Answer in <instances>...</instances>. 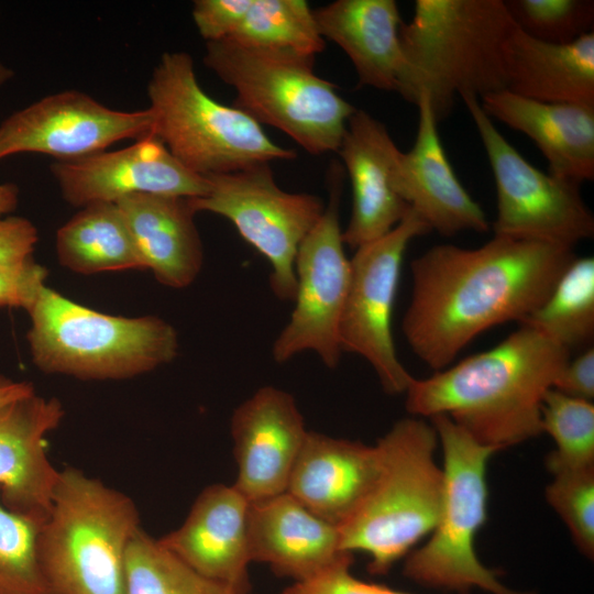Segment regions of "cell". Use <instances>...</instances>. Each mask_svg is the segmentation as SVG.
Segmentation results:
<instances>
[{"instance_id": "obj_18", "label": "cell", "mask_w": 594, "mask_h": 594, "mask_svg": "<svg viewBox=\"0 0 594 594\" xmlns=\"http://www.w3.org/2000/svg\"><path fill=\"white\" fill-rule=\"evenodd\" d=\"M249 547L251 561L266 563L295 582L353 563V553L341 546L339 528L287 492L251 503Z\"/></svg>"}, {"instance_id": "obj_16", "label": "cell", "mask_w": 594, "mask_h": 594, "mask_svg": "<svg viewBox=\"0 0 594 594\" xmlns=\"http://www.w3.org/2000/svg\"><path fill=\"white\" fill-rule=\"evenodd\" d=\"M308 430L294 397L264 386L231 418L238 477L234 486L251 503L285 493Z\"/></svg>"}, {"instance_id": "obj_5", "label": "cell", "mask_w": 594, "mask_h": 594, "mask_svg": "<svg viewBox=\"0 0 594 594\" xmlns=\"http://www.w3.org/2000/svg\"><path fill=\"white\" fill-rule=\"evenodd\" d=\"M438 436L422 418H403L377 440L380 473L359 510L340 530L343 550L363 551L369 571L385 574L440 516L443 472L436 461Z\"/></svg>"}, {"instance_id": "obj_24", "label": "cell", "mask_w": 594, "mask_h": 594, "mask_svg": "<svg viewBox=\"0 0 594 594\" xmlns=\"http://www.w3.org/2000/svg\"><path fill=\"white\" fill-rule=\"evenodd\" d=\"M321 36L346 54L359 87L397 92L403 73L398 4L394 0H337L314 11Z\"/></svg>"}, {"instance_id": "obj_21", "label": "cell", "mask_w": 594, "mask_h": 594, "mask_svg": "<svg viewBox=\"0 0 594 594\" xmlns=\"http://www.w3.org/2000/svg\"><path fill=\"white\" fill-rule=\"evenodd\" d=\"M416 106L419 113L416 140L408 152H402L396 172L399 195L431 231L441 235L488 231L484 210L450 164L427 96L420 95Z\"/></svg>"}, {"instance_id": "obj_37", "label": "cell", "mask_w": 594, "mask_h": 594, "mask_svg": "<svg viewBox=\"0 0 594 594\" xmlns=\"http://www.w3.org/2000/svg\"><path fill=\"white\" fill-rule=\"evenodd\" d=\"M280 594H409L364 582L350 573V566L331 570L314 579L295 582Z\"/></svg>"}, {"instance_id": "obj_38", "label": "cell", "mask_w": 594, "mask_h": 594, "mask_svg": "<svg viewBox=\"0 0 594 594\" xmlns=\"http://www.w3.org/2000/svg\"><path fill=\"white\" fill-rule=\"evenodd\" d=\"M553 388L574 398L592 402L594 398V349H586L574 360H569L558 376Z\"/></svg>"}, {"instance_id": "obj_4", "label": "cell", "mask_w": 594, "mask_h": 594, "mask_svg": "<svg viewBox=\"0 0 594 594\" xmlns=\"http://www.w3.org/2000/svg\"><path fill=\"white\" fill-rule=\"evenodd\" d=\"M141 529L135 503L81 470H59L37 535L54 594H124L128 548Z\"/></svg>"}, {"instance_id": "obj_22", "label": "cell", "mask_w": 594, "mask_h": 594, "mask_svg": "<svg viewBox=\"0 0 594 594\" xmlns=\"http://www.w3.org/2000/svg\"><path fill=\"white\" fill-rule=\"evenodd\" d=\"M378 473L375 446L308 431L286 492L340 528L359 510Z\"/></svg>"}, {"instance_id": "obj_34", "label": "cell", "mask_w": 594, "mask_h": 594, "mask_svg": "<svg viewBox=\"0 0 594 594\" xmlns=\"http://www.w3.org/2000/svg\"><path fill=\"white\" fill-rule=\"evenodd\" d=\"M546 499L566 525L574 544L588 559L594 556V468L552 474Z\"/></svg>"}, {"instance_id": "obj_2", "label": "cell", "mask_w": 594, "mask_h": 594, "mask_svg": "<svg viewBox=\"0 0 594 594\" xmlns=\"http://www.w3.org/2000/svg\"><path fill=\"white\" fill-rule=\"evenodd\" d=\"M570 350L520 324L496 346L427 378H413V416L447 415L475 441L499 451L542 432L541 405Z\"/></svg>"}, {"instance_id": "obj_15", "label": "cell", "mask_w": 594, "mask_h": 594, "mask_svg": "<svg viewBox=\"0 0 594 594\" xmlns=\"http://www.w3.org/2000/svg\"><path fill=\"white\" fill-rule=\"evenodd\" d=\"M51 172L69 205L117 202L138 194L202 197L209 182L186 168L155 135L110 152L57 161Z\"/></svg>"}, {"instance_id": "obj_41", "label": "cell", "mask_w": 594, "mask_h": 594, "mask_svg": "<svg viewBox=\"0 0 594 594\" xmlns=\"http://www.w3.org/2000/svg\"><path fill=\"white\" fill-rule=\"evenodd\" d=\"M13 77V72L0 61V87Z\"/></svg>"}, {"instance_id": "obj_28", "label": "cell", "mask_w": 594, "mask_h": 594, "mask_svg": "<svg viewBox=\"0 0 594 594\" xmlns=\"http://www.w3.org/2000/svg\"><path fill=\"white\" fill-rule=\"evenodd\" d=\"M571 350L594 338V258L575 257L548 298L520 323Z\"/></svg>"}, {"instance_id": "obj_33", "label": "cell", "mask_w": 594, "mask_h": 594, "mask_svg": "<svg viewBox=\"0 0 594 594\" xmlns=\"http://www.w3.org/2000/svg\"><path fill=\"white\" fill-rule=\"evenodd\" d=\"M515 25L527 35L565 44L593 31V0H504Z\"/></svg>"}, {"instance_id": "obj_6", "label": "cell", "mask_w": 594, "mask_h": 594, "mask_svg": "<svg viewBox=\"0 0 594 594\" xmlns=\"http://www.w3.org/2000/svg\"><path fill=\"white\" fill-rule=\"evenodd\" d=\"M32 361L45 373L80 380H123L172 362L174 327L162 318L107 315L46 285L26 309Z\"/></svg>"}, {"instance_id": "obj_29", "label": "cell", "mask_w": 594, "mask_h": 594, "mask_svg": "<svg viewBox=\"0 0 594 594\" xmlns=\"http://www.w3.org/2000/svg\"><path fill=\"white\" fill-rule=\"evenodd\" d=\"M227 40L314 58L326 46L314 11L304 0H252L244 19Z\"/></svg>"}, {"instance_id": "obj_32", "label": "cell", "mask_w": 594, "mask_h": 594, "mask_svg": "<svg viewBox=\"0 0 594 594\" xmlns=\"http://www.w3.org/2000/svg\"><path fill=\"white\" fill-rule=\"evenodd\" d=\"M42 522L10 510L0 495V594H54L37 557Z\"/></svg>"}, {"instance_id": "obj_36", "label": "cell", "mask_w": 594, "mask_h": 594, "mask_svg": "<svg viewBox=\"0 0 594 594\" xmlns=\"http://www.w3.org/2000/svg\"><path fill=\"white\" fill-rule=\"evenodd\" d=\"M46 276L45 267L34 260L22 266L0 265V307L26 310L45 286Z\"/></svg>"}, {"instance_id": "obj_10", "label": "cell", "mask_w": 594, "mask_h": 594, "mask_svg": "<svg viewBox=\"0 0 594 594\" xmlns=\"http://www.w3.org/2000/svg\"><path fill=\"white\" fill-rule=\"evenodd\" d=\"M486 152L495 179L494 235L574 248L594 235V216L581 183L544 173L529 163L497 130L479 98L460 97Z\"/></svg>"}, {"instance_id": "obj_14", "label": "cell", "mask_w": 594, "mask_h": 594, "mask_svg": "<svg viewBox=\"0 0 594 594\" xmlns=\"http://www.w3.org/2000/svg\"><path fill=\"white\" fill-rule=\"evenodd\" d=\"M154 117L144 110L106 107L86 92L64 90L15 111L0 124V160L40 153L69 161L105 151L128 139L152 134Z\"/></svg>"}, {"instance_id": "obj_35", "label": "cell", "mask_w": 594, "mask_h": 594, "mask_svg": "<svg viewBox=\"0 0 594 594\" xmlns=\"http://www.w3.org/2000/svg\"><path fill=\"white\" fill-rule=\"evenodd\" d=\"M251 4L252 0H196L191 15L207 43L219 42L234 33Z\"/></svg>"}, {"instance_id": "obj_25", "label": "cell", "mask_w": 594, "mask_h": 594, "mask_svg": "<svg viewBox=\"0 0 594 594\" xmlns=\"http://www.w3.org/2000/svg\"><path fill=\"white\" fill-rule=\"evenodd\" d=\"M130 229L144 270L170 288L193 284L204 249L187 197L138 194L114 202Z\"/></svg>"}, {"instance_id": "obj_9", "label": "cell", "mask_w": 594, "mask_h": 594, "mask_svg": "<svg viewBox=\"0 0 594 594\" xmlns=\"http://www.w3.org/2000/svg\"><path fill=\"white\" fill-rule=\"evenodd\" d=\"M443 452V496L430 539L407 556L404 574L435 588L466 594H534L503 585L479 560L475 538L487 518L486 470L494 448L475 441L447 415L430 418Z\"/></svg>"}, {"instance_id": "obj_20", "label": "cell", "mask_w": 594, "mask_h": 594, "mask_svg": "<svg viewBox=\"0 0 594 594\" xmlns=\"http://www.w3.org/2000/svg\"><path fill=\"white\" fill-rule=\"evenodd\" d=\"M65 411L57 398L35 393L0 408V495L7 508L44 521L58 472L46 439Z\"/></svg>"}, {"instance_id": "obj_17", "label": "cell", "mask_w": 594, "mask_h": 594, "mask_svg": "<svg viewBox=\"0 0 594 594\" xmlns=\"http://www.w3.org/2000/svg\"><path fill=\"white\" fill-rule=\"evenodd\" d=\"M337 153L352 186V210L342 239L355 250L388 233L410 209L396 186L402 151L381 121L356 109Z\"/></svg>"}, {"instance_id": "obj_31", "label": "cell", "mask_w": 594, "mask_h": 594, "mask_svg": "<svg viewBox=\"0 0 594 594\" xmlns=\"http://www.w3.org/2000/svg\"><path fill=\"white\" fill-rule=\"evenodd\" d=\"M541 428L556 443L546 458L553 474L594 468V405L550 388L541 405Z\"/></svg>"}, {"instance_id": "obj_30", "label": "cell", "mask_w": 594, "mask_h": 594, "mask_svg": "<svg viewBox=\"0 0 594 594\" xmlns=\"http://www.w3.org/2000/svg\"><path fill=\"white\" fill-rule=\"evenodd\" d=\"M124 594H241L200 574L142 528L125 556Z\"/></svg>"}, {"instance_id": "obj_13", "label": "cell", "mask_w": 594, "mask_h": 594, "mask_svg": "<svg viewBox=\"0 0 594 594\" xmlns=\"http://www.w3.org/2000/svg\"><path fill=\"white\" fill-rule=\"evenodd\" d=\"M430 231L410 208L393 230L355 249L350 258V280L339 324L340 348L342 353L365 359L391 395L405 393L414 378L398 359L392 333L402 263L409 242Z\"/></svg>"}, {"instance_id": "obj_7", "label": "cell", "mask_w": 594, "mask_h": 594, "mask_svg": "<svg viewBox=\"0 0 594 594\" xmlns=\"http://www.w3.org/2000/svg\"><path fill=\"white\" fill-rule=\"evenodd\" d=\"M206 67L235 92L232 107L283 131L311 155L337 152L354 108L314 72L315 58L230 40L206 44Z\"/></svg>"}, {"instance_id": "obj_26", "label": "cell", "mask_w": 594, "mask_h": 594, "mask_svg": "<svg viewBox=\"0 0 594 594\" xmlns=\"http://www.w3.org/2000/svg\"><path fill=\"white\" fill-rule=\"evenodd\" d=\"M506 90L542 102L594 105V31L565 44L516 25L504 47Z\"/></svg>"}, {"instance_id": "obj_8", "label": "cell", "mask_w": 594, "mask_h": 594, "mask_svg": "<svg viewBox=\"0 0 594 594\" xmlns=\"http://www.w3.org/2000/svg\"><path fill=\"white\" fill-rule=\"evenodd\" d=\"M152 134L189 170L205 178L276 160L295 151L274 143L244 112L212 99L199 85L193 57L164 53L147 84Z\"/></svg>"}, {"instance_id": "obj_23", "label": "cell", "mask_w": 594, "mask_h": 594, "mask_svg": "<svg viewBox=\"0 0 594 594\" xmlns=\"http://www.w3.org/2000/svg\"><path fill=\"white\" fill-rule=\"evenodd\" d=\"M479 100L492 120L535 142L550 174L581 184L594 179V105L542 102L506 89Z\"/></svg>"}, {"instance_id": "obj_12", "label": "cell", "mask_w": 594, "mask_h": 594, "mask_svg": "<svg viewBox=\"0 0 594 594\" xmlns=\"http://www.w3.org/2000/svg\"><path fill=\"white\" fill-rule=\"evenodd\" d=\"M343 176V166L331 162L328 204L297 252L295 306L272 348L277 363L311 351L329 369L339 364V324L350 280V260L339 222Z\"/></svg>"}, {"instance_id": "obj_1", "label": "cell", "mask_w": 594, "mask_h": 594, "mask_svg": "<svg viewBox=\"0 0 594 594\" xmlns=\"http://www.w3.org/2000/svg\"><path fill=\"white\" fill-rule=\"evenodd\" d=\"M575 257L572 248L501 235L476 249L432 246L410 263L402 320L410 350L436 372L448 367L487 329L521 323Z\"/></svg>"}, {"instance_id": "obj_11", "label": "cell", "mask_w": 594, "mask_h": 594, "mask_svg": "<svg viewBox=\"0 0 594 594\" xmlns=\"http://www.w3.org/2000/svg\"><path fill=\"white\" fill-rule=\"evenodd\" d=\"M207 179L208 193L188 198L193 210L228 219L242 239L268 262L274 295L294 301L297 252L323 215L322 200L311 194L280 189L270 163Z\"/></svg>"}, {"instance_id": "obj_19", "label": "cell", "mask_w": 594, "mask_h": 594, "mask_svg": "<svg viewBox=\"0 0 594 594\" xmlns=\"http://www.w3.org/2000/svg\"><path fill=\"white\" fill-rule=\"evenodd\" d=\"M250 505L233 484L209 485L184 522L158 541L200 574L246 594Z\"/></svg>"}, {"instance_id": "obj_40", "label": "cell", "mask_w": 594, "mask_h": 594, "mask_svg": "<svg viewBox=\"0 0 594 594\" xmlns=\"http://www.w3.org/2000/svg\"><path fill=\"white\" fill-rule=\"evenodd\" d=\"M19 201V188L11 183L0 184V218L11 213Z\"/></svg>"}, {"instance_id": "obj_3", "label": "cell", "mask_w": 594, "mask_h": 594, "mask_svg": "<svg viewBox=\"0 0 594 594\" xmlns=\"http://www.w3.org/2000/svg\"><path fill=\"white\" fill-rule=\"evenodd\" d=\"M514 26L504 0H416L400 26L397 94L414 105L426 95L439 123L458 96L506 89L504 47Z\"/></svg>"}, {"instance_id": "obj_27", "label": "cell", "mask_w": 594, "mask_h": 594, "mask_svg": "<svg viewBox=\"0 0 594 594\" xmlns=\"http://www.w3.org/2000/svg\"><path fill=\"white\" fill-rule=\"evenodd\" d=\"M59 263L79 274L144 270L125 219L114 202L85 206L56 233Z\"/></svg>"}, {"instance_id": "obj_39", "label": "cell", "mask_w": 594, "mask_h": 594, "mask_svg": "<svg viewBox=\"0 0 594 594\" xmlns=\"http://www.w3.org/2000/svg\"><path fill=\"white\" fill-rule=\"evenodd\" d=\"M34 393L32 383L0 375V408Z\"/></svg>"}]
</instances>
